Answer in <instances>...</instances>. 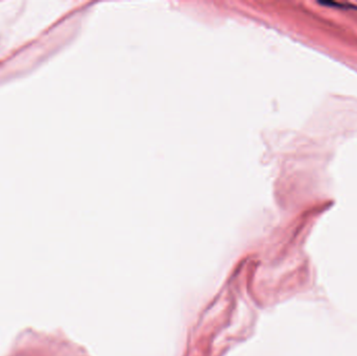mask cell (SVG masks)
Returning <instances> with one entry per match:
<instances>
[{
    "mask_svg": "<svg viewBox=\"0 0 357 356\" xmlns=\"http://www.w3.org/2000/svg\"><path fill=\"white\" fill-rule=\"evenodd\" d=\"M323 5H327V6H332L333 9H336V6H339V8H341V10H357L356 6L352 5V4H347V3H343V4H341V3H333V2H324L322 3Z\"/></svg>",
    "mask_w": 357,
    "mask_h": 356,
    "instance_id": "1",
    "label": "cell"
}]
</instances>
